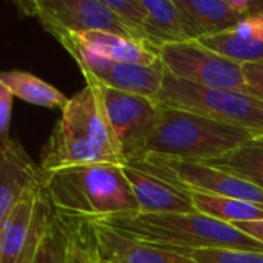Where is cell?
<instances>
[{
  "mask_svg": "<svg viewBox=\"0 0 263 263\" xmlns=\"http://www.w3.org/2000/svg\"><path fill=\"white\" fill-rule=\"evenodd\" d=\"M254 136L259 134L160 105L156 128L136 157L157 156L208 163L239 148Z\"/></svg>",
  "mask_w": 263,
  "mask_h": 263,
  "instance_id": "cell-4",
  "label": "cell"
},
{
  "mask_svg": "<svg viewBox=\"0 0 263 263\" xmlns=\"http://www.w3.org/2000/svg\"><path fill=\"white\" fill-rule=\"evenodd\" d=\"M92 223H102L134 240L185 256H193L199 250H247L263 253L262 243L236 227L197 211L174 214L134 213Z\"/></svg>",
  "mask_w": 263,
  "mask_h": 263,
  "instance_id": "cell-3",
  "label": "cell"
},
{
  "mask_svg": "<svg viewBox=\"0 0 263 263\" xmlns=\"http://www.w3.org/2000/svg\"><path fill=\"white\" fill-rule=\"evenodd\" d=\"M100 263H109V262H105V260H102V262H100Z\"/></svg>",
  "mask_w": 263,
  "mask_h": 263,
  "instance_id": "cell-29",
  "label": "cell"
},
{
  "mask_svg": "<svg viewBox=\"0 0 263 263\" xmlns=\"http://www.w3.org/2000/svg\"><path fill=\"white\" fill-rule=\"evenodd\" d=\"M208 165L237 176L263 190V134L254 136L228 154L208 162Z\"/></svg>",
  "mask_w": 263,
  "mask_h": 263,
  "instance_id": "cell-21",
  "label": "cell"
},
{
  "mask_svg": "<svg viewBox=\"0 0 263 263\" xmlns=\"http://www.w3.org/2000/svg\"><path fill=\"white\" fill-rule=\"evenodd\" d=\"M66 219H68L66 263L102 262L94 225L89 220H83V219H71V217Z\"/></svg>",
  "mask_w": 263,
  "mask_h": 263,
  "instance_id": "cell-22",
  "label": "cell"
},
{
  "mask_svg": "<svg viewBox=\"0 0 263 263\" xmlns=\"http://www.w3.org/2000/svg\"><path fill=\"white\" fill-rule=\"evenodd\" d=\"M243 79L247 85V92L263 99V60L243 63Z\"/></svg>",
  "mask_w": 263,
  "mask_h": 263,
  "instance_id": "cell-26",
  "label": "cell"
},
{
  "mask_svg": "<svg viewBox=\"0 0 263 263\" xmlns=\"http://www.w3.org/2000/svg\"><path fill=\"white\" fill-rule=\"evenodd\" d=\"M0 83L5 85L14 97L35 106L63 109L69 100L52 85L26 71H3L0 74Z\"/></svg>",
  "mask_w": 263,
  "mask_h": 263,
  "instance_id": "cell-20",
  "label": "cell"
},
{
  "mask_svg": "<svg viewBox=\"0 0 263 263\" xmlns=\"http://www.w3.org/2000/svg\"><path fill=\"white\" fill-rule=\"evenodd\" d=\"M125 165L112 136L100 92L91 82L74 94L40 153L45 174L79 165Z\"/></svg>",
  "mask_w": 263,
  "mask_h": 263,
  "instance_id": "cell-1",
  "label": "cell"
},
{
  "mask_svg": "<svg viewBox=\"0 0 263 263\" xmlns=\"http://www.w3.org/2000/svg\"><path fill=\"white\" fill-rule=\"evenodd\" d=\"M105 3L119 17V20L134 34L136 39L146 42L143 34L145 9L140 0H105Z\"/></svg>",
  "mask_w": 263,
  "mask_h": 263,
  "instance_id": "cell-24",
  "label": "cell"
},
{
  "mask_svg": "<svg viewBox=\"0 0 263 263\" xmlns=\"http://www.w3.org/2000/svg\"><path fill=\"white\" fill-rule=\"evenodd\" d=\"M43 190L52 210L71 219L102 222L139 213L123 165L96 163L62 168L45 174Z\"/></svg>",
  "mask_w": 263,
  "mask_h": 263,
  "instance_id": "cell-2",
  "label": "cell"
},
{
  "mask_svg": "<svg viewBox=\"0 0 263 263\" xmlns=\"http://www.w3.org/2000/svg\"><path fill=\"white\" fill-rule=\"evenodd\" d=\"M45 183V173L22 145L11 139L0 148V222L32 188Z\"/></svg>",
  "mask_w": 263,
  "mask_h": 263,
  "instance_id": "cell-13",
  "label": "cell"
},
{
  "mask_svg": "<svg viewBox=\"0 0 263 263\" xmlns=\"http://www.w3.org/2000/svg\"><path fill=\"white\" fill-rule=\"evenodd\" d=\"M190 40H200L237 25L248 15L263 12L254 0H176Z\"/></svg>",
  "mask_w": 263,
  "mask_h": 263,
  "instance_id": "cell-12",
  "label": "cell"
},
{
  "mask_svg": "<svg viewBox=\"0 0 263 263\" xmlns=\"http://www.w3.org/2000/svg\"><path fill=\"white\" fill-rule=\"evenodd\" d=\"M12 94L11 91L0 83V140L2 145L11 140L9 137V126H11V116H12Z\"/></svg>",
  "mask_w": 263,
  "mask_h": 263,
  "instance_id": "cell-27",
  "label": "cell"
},
{
  "mask_svg": "<svg viewBox=\"0 0 263 263\" xmlns=\"http://www.w3.org/2000/svg\"><path fill=\"white\" fill-rule=\"evenodd\" d=\"M125 163L149 173L180 190L240 199L263 208V190L203 162H185L157 156H139Z\"/></svg>",
  "mask_w": 263,
  "mask_h": 263,
  "instance_id": "cell-6",
  "label": "cell"
},
{
  "mask_svg": "<svg viewBox=\"0 0 263 263\" xmlns=\"http://www.w3.org/2000/svg\"><path fill=\"white\" fill-rule=\"evenodd\" d=\"M145 9V40L160 49L163 45L190 40L176 0H140Z\"/></svg>",
  "mask_w": 263,
  "mask_h": 263,
  "instance_id": "cell-18",
  "label": "cell"
},
{
  "mask_svg": "<svg viewBox=\"0 0 263 263\" xmlns=\"http://www.w3.org/2000/svg\"><path fill=\"white\" fill-rule=\"evenodd\" d=\"M200 42L242 65L263 60V12L248 15L233 28L203 37Z\"/></svg>",
  "mask_w": 263,
  "mask_h": 263,
  "instance_id": "cell-16",
  "label": "cell"
},
{
  "mask_svg": "<svg viewBox=\"0 0 263 263\" xmlns=\"http://www.w3.org/2000/svg\"><path fill=\"white\" fill-rule=\"evenodd\" d=\"M159 59L166 72L203 86L247 91L243 66L210 49L200 40H183L163 45Z\"/></svg>",
  "mask_w": 263,
  "mask_h": 263,
  "instance_id": "cell-8",
  "label": "cell"
},
{
  "mask_svg": "<svg viewBox=\"0 0 263 263\" xmlns=\"http://www.w3.org/2000/svg\"><path fill=\"white\" fill-rule=\"evenodd\" d=\"M52 213L43 185L28 191L0 222V263H32Z\"/></svg>",
  "mask_w": 263,
  "mask_h": 263,
  "instance_id": "cell-11",
  "label": "cell"
},
{
  "mask_svg": "<svg viewBox=\"0 0 263 263\" xmlns=\"http://www.w3.org/2000/svg\"><path fill=\"white\" fill-rule=\"evenodd\" d=\"M85 82L97 86L112 136L125 162L136 157L156 128L160 103L156 99L112 89L92 80Z\"/></svg>",
  "mask_w": 263,
  "mask_h": 263,
  "instance_id": "cell-10",
  "label": "cell"
},
{
  "mask_svg": "<svg viewBox=\"0 0 263 263\" xmlns=\"http://www.w3.org/2000/svg\"><path fill=\"white\" fill-rule=\"evenodd\" d=\"M182 191H185L190 196L194 210L197 213L205 214L219 222L236 225L242 222L263 220V208L259 205L240 199L227 197V196H216V194L191 191V190H182Z\"/></svg>",
  "mask_w": 263,
  "mask_h": 263,
  "instance_id": "cell-19",
  "label": "cell"
},
{
  "mask_svg": "<svg viewBox=\"0 0 263 263\" xmlns=\"http://www.w3.org/2000/svg\"><path fill=\"white\" fill-rule=\"evenodd\" d=\"M191 257L197 263H263V253L247 250H199Z\"/></svg>",
  "mask_w": 263,
  "mask_h": 263,
  "instance_id": "cell-25",
  "label": "cell"
},
{
  "mask_svg": "<svg viewBox=\"0 0 263 263\" xmlns=\"http://www.w3.org/2000/svg\"><path fill=\"white\" fill-rule=\"evenodd\" d=\"M123 174L131 186L140 214H174L196 211L190 196L180 188L128 163L123 165Z\"/></svg>",
  "mask_w": 263,
  "mask_h": 263,
  "instance_id": "cell-14",
  "label": "cell"
},
{
  "mask_svg": "<svg viewBox=\"0 0 263 263\" xmlns=\"http://www.w3.org/2000/svg\"><path fill=\"white\" fill-rule=\"evenodd\" d=\"M82 46L97 55L125 63L154 65L159 59V49L146 42L106 31H88L83 34H69Z\"/></svg>",
  "mask_w": 263,
  "mask_h": 263,
  "instance_id": "cell-17",
  "label": "cell"
},
{
  "mask_svg": "<svg viewBox=\"0 0 263 263\" xmlns=\"http://www.w3.org/2000/svg\"><path fill=\"white\" fill-rule=\"evenodd\" d=\"M92 223V222H91ZM102 260L109 263H197L191 256L134 240L102 223H92Z\"/></svg>",
  "mask_w": 263,
  "mask_h": 263,
  "instance_id": "cell-15",
  "label": "cell"
},
{
  "mask_svg": "<svg viewBox=\"0 0 263 263\" xmlns=\"http://www.w3.org/2000/svg\"><path fill=\"white\" fill-rule=\"evenodd\" d=\"M54 39L74 59L85 80H92L112 89L157 99L166 72L160 60L154 65L116 62L94 54L69 34H59Z\"/></svg>",
  "mask_w": 263,
  "mask_h": 263,
  "instance_id": "cell-7",
  "label": "cell"
},
{
  "mask_svg": "<svg viewBox=\"0 0 263 263\" xmlns=\"http://www.w3.org/2000/svg\"><path fill=\"white\" fill-rule=\"evenodd\" d=\"M66 250L68 219L54 211L32 263H66Z\"/></svg>",
  "mask_w": 263,
  "mask_h": 263,
  "instance_id": "cell-23",
  "label": "cell"
},
{
  "mask_svg": "<svg viewBox=\"0 0 263 263\" xmlns=\"http://www.w3.org/2000/svg\"><path fill=\"white\" fill-rule=\"evenodd\" d=\"M156 100L170 108L190 111L254 134H263V99L247 91L203 86L165 72L163 85Z\"/></svg>",
  "mask_w": 263,
  "mask_h": 263,
  "instance_id": "cell-5",
  "label": "cell"
},
{
  "mask_svg": "<svg viewBox=\"0 0 263 263\" xmlns=\"http://www.w3.org/2000/svg\"><path fill=\"white\" fill-rule=\"evenodd\" d=\"M15 5L23 14L39 18L43 29L52 37L106 31L136 39L105 0H34L17 2Z\"/></svg>",
  "mask_w": 263,
  "mask_h": 263,
  "instance_id": "cell-9",
  "label": "cell"
},
{
  "mask_svg": "<svg viewBox=\"0 0 263 263\" xmlns=\"http://www.w3.org/2000/svg\"><path fill=\"white\" fill-rule=\"evenodd\" d=\"M236 227L239 231L245 233L247 236L253 237L254 240H257L259 243L263 245V220H254V222H242V223H236L233 225Z\"/></svg>",
  "mask_w": 263,
  "mask_h": 263,
  "instance_id": "cell-28",
  "label": "cell"
}]
</instances>
